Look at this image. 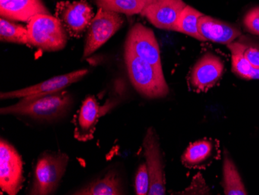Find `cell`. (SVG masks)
<instances>
[{
  "label": "cell",
  "mask_w": 259,
  "mask_h": 195,
  "mask_svg": "<svg viewBox=\"0 0 259 195\" xmlns=\"http://www.w3.org/2000/svg\"><path fill=\"white\" fill-rule=\"evenodd\" d=\"M100 8L126 15L141 14L146 5L141 0H96Z\"/></svg>",
  "instance_id": "7402d4cb"
},
{
  "label": "cell",
  "mask_w": 259,
  "mask_h": 195,
  "mask_svg": "<svg viewBox=\"0 0 259 195\" xmlns=\"http://www.w3.org/2000/svg\"><path fill=\"white\" fill-rule=\"evenodd\" d=\"M24 182L23 160L17 149L4 139L0 142V187L4 193L16 195Z\"/></svg>",
  "instance_id": "8992f818"
},
{
  "label": "cell",
  "mask_w": 259,
  "mask_h": 195,
  "mask_svg": "<svg viewBox=\"0 0 259 195\" xmlns=\"http://www.w3.org/2000/svg\"><path fill=\"white\" fill-rule=\"evenodd\" d=\"M125 49L155 66L162 68L159 46L155 33L143 24H135L130 30Z\"/></svg>",
  "instance_id": "9c48e42d"
},
{
  "label": "cell",
  "mask_w": 259,
  "mask_h": 195,
  "mask_svg": "<svg viewBox=\"0 0 259 195\" xmlns=\"http://www.w3.org/2000/svg\"><path fill=\"white\" fill-rule=\"evenodd\" d=\"M186 4L183 0H157L141 13L158 28L174 31L179 17Z\"/></svg>",
  "instance_id": "7c38bea8"
},
{
  "label": "cell",
  "mask_w": 259,
  "mask_h": 195,
  "mask_svg": "<svg viewBox=\"0 0 259 195\" xmlns=\"http://www.w3.org/2000/svg\"><path fill=\"white\" fill-rule=\"evenodd\" d=\"M223 187L227 195L248 194L236 165L228 154H225L223 164Z\"/></svg>",
  "instance_id": "e0dca14e"
},
{
  "label": "cell",
  "mask_w": 259,
  "mask_h": 195,
  "mask_svg": "<svg viewBox=\"0 0 259 195\" xmlns=\"http://www.w3.org/2000/svg\"><path fill=\"white\" fill-rule=\"evenodd\" d=\"M123 22L121 14L99 9L89 27L84 48V59L94 53L111 38L121 28Z\"/></svg>",
  "instance_id": "5b68a950"
},
{
  "label": "cell",
  "mask_w": 259,
  "mask_h": 195,
  "mask_svg": "<svg viewBox=\"0 0 259 195\" xmlns=\"http://www.w3.org/2000/svg\"><path fill=\"white\" fill-rule=\"evenodd\" d=\"M72 103V97L65 91L44 96L33 100L21 99L17 104L3 107L2 114L27 116L37 120L50 121L65 113Z\"/></svg>",
  "instance_id": "7a4b0ae2"
},
{
  "label": "cell",
  "mask_w": 259,
  "mask_h": 195,
  "mask_svg": "<svg viewBox=\"0 0 259 195\" xmlns=\"http://www.w3.org/2000/svg\"><path fill=\"white\" fill-rule=\"evenodd\" d=\"M124 59L130 80L139 94L149 98H161L168 95L169 89L162 68L146 62L126 49Z\"/></svg>",
  "instance_id": "6da1fadb"
},
{
  "label": "cell",
  "mask_w": 259,
  "mask_h": 195,
  "mask_svg": "<svg viewBox=\"0 0 259 195\" xmlns=\"http://www.w3.org/2000/svg\"><path fill=\"white\" fill-rule=\"evenodd\" d=\"M213 145L209 141L200 140L191 144L183 155V162L187 167H196L210 157Z\"/></svg>",
  "instance_id": "44dd1931"
},
{
  "label": "cell",
  "mask_w": 259,
  "mask_h": 195,
  "mask_svg": "<svg viewBox=\"0 0 259 195\" xmlns=\"http://www.w3.org/2000/svg\"><path fill=\"white\" fill-rule=\"evenodd\" d=\"M150 186L151 181L146 164H141L137 171L135 178V193L138 195L148 194Z\"/></svg>",
  "instance_id": "603a6c76"
},
{
  "label": "cell",
  "mask_w": 259,
  "mask_h": 195,
  "mask_svg": "<svg viewBox=\"0 0 259 195\" xmlns=\"http://www.w3.org/2000/svg\"><path fill=\"white\" fill-rule=\"evenodd\" d=\"M243 22L246 30L254 35L259 36V7L250 10L244 16Z\"/></svg>",
  "instance_id": "d4e9b609"
},
{
  "label": "cell",
  "mask_w": 259,
  "mask_h": 195,
  "mask_svg": "<svg viewBox=\"0 0 259 195\" xmlns=\"http://www.w3.org/2000/svg\"><path fill=\"white\" fill-rule=\"evenodd\" d=\"M0 40L3 42L29 45L27 27L15 24L8 19H0Z\"/></svg>",
  "instance_id": "ffe728a7"
},
{
  "label": "cell",
  "mask_w": 259,
  "mask_h": 195,
  "mask_svg": "<svg viewBox=\"0 0 259 195\" xmlns=\"http://www.w3.org/2000/svg\"><path fill=\"white\" fill-rule=\"evenodd\" d=\"M68 164V157L63 152H46L37 160L33 174V184L29 193L52 194L58 188Z\"/></svg>",
  "instance_id": "277c9868"
},
{
  "label": "cell",
  "mask_w": 259,
  "mask_h": 195,
  "mask_svg": "<svg viewBox=\"0 0 259 195\" xmlns=\"http://www.w3.org/2000/svg\"><path fill=\"white\" fill-rule=\"evenodd\" d=\"M198 30L205 41L227 45L241 35V32L236 27L206 15L199 19Z\"/></svg>",
  "instance_id": "5bb4252c"
},
{
  "label": "cell",
  "mask_w": 259,
  "mask_h": 195,
  "mask_svg": "<svg viewBox=\"0 0 259 195\" xmlns=\"http://www.w3.org/2000/svg\"><path fill=\"white\" fill-rule=\"evenodd\" d=\"M87 73H88L87 69H80V70L74 71L64 75H58L31 87L14 90V91L1 93L0 99L8 100V99L21 98L23 100H33L44 96L56 94L58 92L63 91L64 89L69 87L70 85L78 82L87 75Z\"/></svg>",
  "instance_id": "52a82bcc"
},
{
  "label": "cell",
  "mask_w": 259,
  "mask_h": 195,
  "mask_svg": "<svg viewBox=\"0 0 259 195\" xmlns=\"http://www.w3.org/2000/svg\"><path fill=\"white\" fill-rule=\"evenodd\" d=\"M56 17L70 36L79 37L94 17L93 9L85 0L57 4Z\"/></svg>",
  "instance_id": "ba28073f"
},
{
  "label": "cell",
  "mask_w": 259,
  "mask_h": 195,
  "mask_svg": "<svg viewBox=\"0 0 259 195\" xmlns=\"http://www.w3.org/2000/svg\"><path fill=\"white\" fill-rule=\"evenodd\" d=\"M244 58L254 68H259V46L249 44L238 42Z\"/></svg>",
  "instance_id": "cb8c5ba5"
},
{
  "label": "cell",
  "mask_w": 259,
  "mask_h": 195,
  "mask_svg": "<svg viewBox=\"0 0 259 195\" xmlns=\"http://www.w3.org/2000/svg\"><path fill=\"white\" fill-rule=\"evenodd\" d=\"M37 14H50L41 0H0L3 18L29 22Z\"/></svg>",
  "instance_id": "9a60e30c"
},
{
  "label": "cell",
  "mask_w": 259,
  "mask_h": 195,
  "mask_svg": "<svg viewBox=\"0 0 259 195\" xmlns=\"http://www.w3.org/2000/svg\"><path fill=\"white\" fill-rule=\"evenodd\" d=\"M224 63L219 57L206 53L200 58L192 69L190 84L197 92H206L214 87L222 76Z\"/></svg>",
  "instance_id": "8fae6325"
},
{
  "label": "cell",
  "mask_w": 259,
  "mask_h": 195,
  "mask_svg": "<svg viewBox=\"0 0 259 195\" xmlns=\"http://www.w3.org/2000/svg\"><path fill=\"white\" fill-rule=\"evenodd\" d=\"M29 45L44 52L62 50L68 42V32L60 20L51 14H37L27 24Z\"/></svg>",
  "instance_id": "3957f363"
},
{
  "label": "cell",
  "mask_w": 259,
  "mask_h": 195,
  "mask_svg": "<svg viewBox=\"0 0 259 195\" xmlns=\"http://www.w3.org/2000/svg\"><path fill=\"white\" fill-rule=\"evenodd\" d=\"M74 194L119 195L123 194V190L117 175L110 172L103 178L91 182L83 188L75 192Z\"/></svg>",
  "instance_id": "2e32d148"
},
{
  "label": "cell",
  "mask_w": 259,
  "mask_h": 195,
  "mask_svg": "<svg viewBox=\"0 0 259 195\" xmlns=\"http://www.w3.org/2000/svg\"><path fill=\"white\" fill-rule=\"evenodd\" d=\"M141 2L144 3L145 5L148 6L150 4H153V3L156 2L157 0H141Z\"/></svg>",
  "instance_id": "484cf974"
},
{
  "label": "cell",
  "mask_w": 259,
  "mask_h": 195,
  "mask_svg": "<svg viewBox=\"0 0 259 195\" xmlns=\"http://www.w3.org/2000/svg\"><path fill=\"white\" fill-rule=\"evenodd\" d=\"M231 52L232 71L238 76L246 80H259V68H255L244 58L238 42L228 45Z\"/></svg>",
  "instance_id": "d6986e66"
},
{
  "label": "cell",
  "mask_w": 259,
  "mask_h": 195,
  "mask_svg": "<svg viewBox=\"0 0 259 195\" xmlns=\"http://www.w3.org/2000/svg\"><path fill=\"white\" fill-rule=\"evenodd\" d=\"M204 14L199 12L193 7L186 5L179 17L174 31L180 32L191 36L199 41H205L199 33L198 21Z\"/></svg>",
  "instance_id": "ac0fdd59"
},
{
  "label": "cell",
  "mask_w": 259,
  "mask_h": 195,
  "mask_svg": "<svg viewBox=\"0 0 259 195\" xmlns=\"http://www.w3.org/2000/svg\"><path fill=\"white\" fill-rule=\"evenodd\" d=\"M143 146L147 169L151 181L148 195L165 194L162 157L156 134L152 128L147 132L144 139Z\"/></svg>",
  "instance_id": "30bf717a"
},
{
  "label": "cell",
  "mask_w": 259,
  "mask_h": 195,
  "mask_svg": "<svg viewBox=\"0 0 259 195\" xmlns=\"http://www.w3.org/2000/svg\"><path fill=\"white\" fill-rule=\"evenodd\" d=\"M111 105L100 106L93 96L87 97L75 118L74 136L81 142L91 140L99 119L110 110Z\"/></svg>",
  "instance_id": "4fadbf2b"
}]
</instances>
